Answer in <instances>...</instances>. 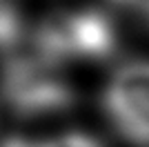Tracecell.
<instances>
[{"mask_svg":"<svg viewBox=\"0 0 149 147\" xmlns=\"http://www.w3.org/2000/svg\"><path fill=\"white\" fill-rule=\"evenodd\" d=\"M0 94L20 116L58 114L74 105V92L67 83L51 76L49 67L33 56L7 58L0 76Z\"/></svg>","mask_w":149,"mask_h":147,"instance_id":"6da1fadb","label":"cell"},{"mask_svg":"<svg viewBox=\"0 0 149 147\" xmlns=\"http://www.w3.org/2000/svg\"><path fill=\"white\" fill-rule=\"evenodd\" d=\"M102 107L125 141L149 147V62H127L111 76Z\"/></svg>","mask_w":149,"mask_h":147,"instance_id":"7a4b0ae2","label":"cell"},{"mask_svg":"<svg viewBox=\"0 0 149 147\" xmlns=\"http://www.w3.org/2000/svg\"><path fill=\"white\" fill-rule=\"evenodd\" d=\"M65 22L74 58L102 60L116 51V29L102 11L85 9L65 13Z\"/></svg>","mask_w":149,"mask_h":147,"instance_id":"3957f363","label":"cell"},{"mask_svg":"<svg viewBox=\"0 0 149 147\" xmlns=\"http://www.w3.org/2000/svg\"><path fill=\"white\" fill-rule=\"evenodd\" d=\"M25 38V22L9 0H0V51H9Z\"/></svg>","mask_w":149,"mask_h":147,"instance_id":"277c9868","label":"cell"},{"mask_svg":"<svg viewBox=\"0 0 149 147\" xmlns=\"http://www.w3.org/2000/svg\"><path fill=\"white\" fill-rule=\"evenodd\" d=\"M56 147H105L100 141H96L93 136L85 134V132H67L60 138H54Z\"/></svg>","mask_w":149,"mask_h":147,"instance_id":"5b68a950","label":"cell"},{"mask_svg":"<svg viewBox=\"0 0 149 147\" xmlns=\"http://www.w3.org/2000/svg\"><path fill=\"white\" fill-rule=\"evenodd\" d=\"M0 147H56L54 141H33V138H22V136H11L0 143Z\"/></svg>","mask_w":149,"mask_h":147,"instance_id":"8992f818","label":"cell"},{"mask_svg":"<svg viewBox=\"0 0 149 147\" xmlns=\"http://www.w3.org/2000/svg\"><path fill=\"white\" fill-rule=\"evenodd\" d=\"M109 2H113L118 7H143L145 5V0H109Z\"/></svg>","mask_w":149,"mask_h":147,"instance_id":"52a82bcc","label":"cell"},{"mask_svg":"<svg viewBox=\"0 0 149 147\" xmlns=\"http://www.w3.org/2000/svg\"><path fill=\"white\" fill-rule=\"evenodd\" d=\"M140 9L145 11V16H147V20H149V0H145V5L140 7Z\"/></svg>","mask_w":149,"mask_h":147,"instance_id":"ba28073f","label":"cell"}]
</instances>
